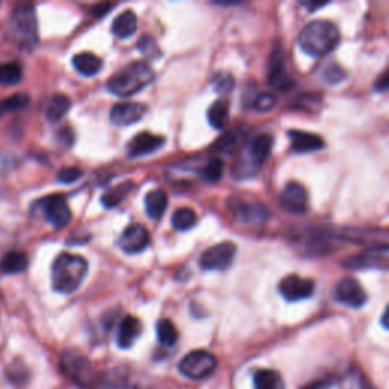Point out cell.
<instances>
[{"instance_id": "1", "label": "cell", "mask_w": 389, "mask_h": 389, "mask_svg": "<svg viewBox=\"0 0 389 389\" xmlns=\"http://www.w3.org/2000/svg\"><path fill=\"white\" fill-rule=\"evenodd\" d=\"M153 81V70L146 61H132L108 79L107 88L116 96L137 95Z\"/></svg>"}, {"instance_id": "2", "label": "cell", "mask_w": 389, "mask_h": 389, "mask_svg": "<svg viewBox=\"0 0 389 389\" xmlns=\"http://www.w3.org/2000/svg\"><path fill=\"white\" fill-rule=\"evenodd\" d=\"M88 264L76 254H60L52 265V287L60 294H74L83 285Z\"/></svg>"}, {"instance_id": "3", "label": "cell", "mask_w": 389, "mask_h": 389, "mask_svg": "<svg viewBox=\"0 0 389 389\" xmlns=\"http://www.w3.org/2000/svg\"><path fill=\"white\" fill-rule=\"evenodd\" d=\"M341 41L339 29L332 22L316 20L310 22L301 31L300 43L301 49L310 57H325L338 46Z\"/></svg>"}, {"instance_id": "4", "label": "cell", "mask_w": 389, "mask_h": 389, "mask_svg": "<svg viewBox=\"0 0 389 389\" xmlns=\"http://www.w3.org/2000/svg\"><path fill=\"white\" fill-rule=\"evenodd\" d=\"M218 360L205 350H193L179 360V373L192 380H203L214 373Z\"/></svg>"}, {"instance_id": "5", "label": "cell", "mask_w": 389, "mask_h": 389, "mask_svg": "<svg viewBox=\"0 0 389 389\" xmlns=\"http://www.w3.org/2000/svg\"><path fill=\"white\" fill-rule=\"evenodd\" d=\"M13 31L22 44L32 48L39 41L37 17L32 5H22L13 13Z\"/></svg>"}, {"instance_id": "6", "label": "cell", "mask_w": 389, "mask_h": 389, "mask_svg": "<svg viewBox=\"0 0 389 389\" xmlns=\"http://www.w3.org/2000/svg\"><path fill=\"white\" fill-rule=\"evenodd\" d=\"M61 368L64 374L81 386H90L95 380L93 368L87 357L76 351H66L61 357Z\"/></svg>"}, {"instance_id": "7", "label": "cell", "mask_w": 389, "mask_h": 389, "mask_svg": "<svg viewBox=\"0 0 389 389\" xmlns=\"http://www.w3.org/2000/svg\"><path fill=\"white\" fill-rule=\"evenodd\" d=\"M44 218L57 230L67 227L71 219L70 207L62 195H49L39 203Z\"/></svg>"}, {"instance_id": "8", "label": "cell", "mask_w": 389, "mask_h": 389, "mask_svg": "<svg viewBox=\"0 0 389 389\" xmlns=\"http://www.w3.org/2000/svg\"><path fill=\"white\" fill-rule=\"evenodd\" d=\"M236 251V245L233 242L218 243L203 252L200 265L205 271H224L233 264Z\"/></svg>"}, {"instance_id": "9", "label": "cell", "mask_w": 389, "mask_h": 389, "mask_svg": "<svg viewBox=\"0 0 389 389\" xmlns=\"http://www.w3.org/2000/svg\"><path fill=\"white\" fill-rule=\"evenodd\" d=\"M278 291L289 303L301 301L310 298L315 292V283L309 278H303L296 274L285 277L278 285Z\"/></svg>"}, {"instance_id": "10", "label": "cell", "mask_w": 389, "mask_h": 389, "mask_svg": "<svg viewBox=\"0 0 389 389\" xmlns=\"http://www.w3.org/2000/svg\"><path fill=\"white\" fill-rule=\"evenodd\" d=\"M117 243L126 254H139L151 245V234L142 224H131L123 230Z\"/></svg>"}, {"instance_id": "11", "label": "cell", "mask_w": 389, "mask_h": 389, "mask_svg": "<svg viewBox=\"0 0 389 389\" xmlns=\"http://www.w3.org/2000/svg\"><path fill=\"white\" fill-rule=\"evenodd\" d=\"M334 298L341 304L355 307V309H359V307L367 303V294L364 287L355 278L341 280L336 287H334Z\"/></svg>"}, {"instance_id": "12", "label": "cell", "mask_w": 389, "mask_h": 389, "mask_svg": "<svg viewBox=\"0 0 389 389\" xmlns=\"http://www.w3.org/2000/svg\"><path fill=\"white\" fill-rule=\"evenodd\" d=\"M280 203L289 213L304 214L307 207H309V196H307L306 189L301 184L289 183L280 195Z\"/></svg>"}, {"instance_id": "13", "label": "cell", "mask_w": 389, "mask_h": 389, "mask_svg": "<svg viewBox=\"0 0 389 389\" xmlns=\"http://www.w3.org/2000/svg\"><path fill=\"white\" fill-rule=\"evenodd\" d=\"M228 209L233 212L234 218L245 225H260L268 218V213L264 207L243 200H231Z\"/></svg>"}, {"instance_id": "14", "label": "cell", "mask_w": 389, "mask_h": 389, "mask_svg": "<svg viewBox=\"0 0 389 389\" xmlns=\"http://www.w3.org/2000/svg\"><path fill=\"white\" fill-rule=\"evenodd\" d=\"M163 144H165V137H160V135L151 132H139L128 143V157L140 158L149 156V153L158 151Z\"/></svg>"}, {"instance_id": "15", "label": "cell", "mask_w": 389, "mask_h": 389, "mask_svg": "<svg viewBox=\"0 0 389 389\" xmlns=\"http://www.w3.org/2000/svg\"><path fill=\"white\" fill-rule=\"evenodd\" d=\"M146 113V107L140 102H119L111 110V122L116 126H130L139 122Z\"/></svg>"}, {"instance_id": "16", "label": "cell", "mask_w": 389, "mask_h": 389, "mask_svg": "<svg viewBox=\"0 0 389 389\" xmlns=\"http://www.w3.org/2000/svg\"><path fill=\"white\" fill-rule=\"evenodd\" d=\"M386 257H388V247L382 245L373 250H368L364 254H359L355 259H350L346 261V265L350 269H364V268H386Z\"/></svg>"}, {"instance_id": "17", "label": "cell", "mask_w": 389, "mask_h": 389, "mask_svg": "<svg viewBox=\"0 0 389 389\" xmlns=\"http://www.w3.org/2000/svg\"><path fill=\"white\" fill-rule=\"evenodd\" d=\"M274 139L269 134H259L248 143V157L254 169L264 165L273 151Z\"/></svg>"}, {"instance_id": "18", "label": "cell", "mask_w": 389, "mask_h": 389, "mask_svg": "<svg viewBox=\"0 0 389 389\" xmlns=\"http://www.w3.org/2000/svg\"><path fill=\"white\" fill-rule=\"evenodd\" d=\"M289 139L292 142V151L296 153H307L313 151H321L324 148V139L320 135L306 132V131H298V130H291L287 131Z\"/></svg>"}, {"instance_id": "19", "label": "cell", "mask_w": 389, "mask_h": 389, "mask_svg": "<svg viewBox=\"0 0 389 389\" xmlns=\"http://www.w3.org/2000/svg\"><path fill=\"white\" fill-rule=\"evenodd\" d=\"M143 325L139 318L132 315L125 316L119 325V333H117V346L121 348H130L134 346V342L139 339L142 334Z\"/></svg>"}, {"instance_id": "20", "label": "cell", "mask_w": 389, "mask_h": 389, "mask_svg": "<svg viewBox=\"0 0 389 389\" xmlns=\"http://www.w3.org/2000/svg\"><path fill=\"white\" fill-rule=\"evenodd\" d=\"M268 81L271 87H274L275 90H278V92H289V90H291L295 84V81L286 74L282 58L271 61Z\"/></svg>"}, {"instance_id": "21", "label": "cell", "mask_w": 389, "mask_h": 389, "mask_svg": "<svg viewBox=\"0 0 389 389\" xmlns=\"http://www.w3.org/2000/svg\"><path fill=\"white\" fill-rule=\"evenodd\" d=\"M168 209V195L165 190H151L144 198V210L152 221L161 219Z\"/></svg>"}, {"instance_id": "22", "label": "cell", "mask_w": 389, "mask_h": 389, "mask_svg": "<svg viewBox=\"0 0 389 389\" xmlns=\"http://www.w3.org/2000/svg\"><path fill=\"white\" fill-rule=\"evenodd\" d=\"M113 34L119 39H130L137 31V15L134 11L126 10L122 14H119L113 22Z\"/></svg>"}, {"instance_id": "23", "label": "cell", "mask_w": 389, "mask_h": 389, "mask_svg": "<svg viewBox=\"0 0 389 389\" xmlns=\"http://www.w3.org/2000/svg\"><path fill=\"white\" fill-rule=\"evenodd\" d=\"M71 64H74L78 74H81L83 76H95L102 69V60L96 57L95 53L83 52L74 57Z\"/></svg>"}, {"instance_id": "24", "label": "cell", "mask_w": 389, "mask_h": 389, "mask_svg": "<svg viewBox=\"0 0 389 389\" xmlns=\"http://www.w3.org/2000/svg\"><path fill=\"white\" fill-rule=\"evenodd\" d=\"M28 256L23 251H10L0 260V271L4 274H19L28 268Z\"/></svg>"}, {"instance_id": "25", "label": "cell", "mask_w": 389, "mask_h": 389, "mask_svg": "<svg viewBox=\"0 0 389 389\" xmlns=\"http://www.w3.org/2000/svg\"><path fill=\"white\" fill-rule=\"evenodd\" d=\"M207 117H209V122L213 128H216V130L225 128V125L228 123V119H230L228 101H225V99H218V101L213 102L212 107L209 108Z\"/></svg>"}, {"instance_id": "26", "label": "cell", "mask_w": 389, "mask_h": 389, "mask_svg": "<svg viewBox=\"0 0 389 389\" xmlns=\"http://www.w3.org/2000/svg\"><path fill=\"white\" fill-rule=\"evenodd\" d=\"M70 99L66 95H55L52 96L50 102L48 105V110H46V117L48 121L52 123H57L60 122L62 117H64L69 110H70Z\"/></svg>"}, {"instance_id": "27", "label": "cell", "mask_w": 389, "mask_h": 389, "mask_svg": "<svg viewBox=\"0 0 389 389\" xmlns=\"http://www.w3.org/2000/svg\"><path fill=\"white\" fill-rule=\"evenodd\" d=\"M256 389H285L283 378L274 369H260L254 374Z\"/></svg>"}, {"instance_id": "28", "label": "cell", "mask_w": 389, "mask_h": 389, "mask_svg": "<svg viewBox=\"0 0 389 389\" xmlns=\"http://www.w3.org/2000/svg\"><path fill=\"white\" fill-rule=\"evenodd\" d=\"M134 189V184L131 181H126V183H122L119 186L113 187L111 190H108V192L102 196V204L105 205V209H114V207L119 205L126 196L130 195L131 190Z\"/></svg>"}, {"instance_id": "29", "label": "cell", "mask_w": 389, "mask_h": 389, "mask_svg": "<svg viewBox=\"0 0 389 389\" xmlns=\"http://www.w3.org/2000/svg\"><path fill=\"white\" fill-rule=\"evenodd\" d=\"M23 78V69L19 62H4L0 64V84L15 86Z\"/></svg>"}, {"instance_id": "30", "label": "cell", "mask_w": 389, "mask_h": 389, "mask_svg": "<svg viewBox=\"0 0 389 389\" xmlns=\"http://www.w3.org/2000/svg\"><path fill=\"white\" fill-rule=\"evenodd\" d=\"M178 330L175 327V324L170 320H161L157 324V338L160 341L161 346L165 347H172L175 346L178 341Z\"/></svg>"}, {"instance_id": "31", "label": "cell", "mask_w": 389, "mask_h": 389, "mask_svg": "<svg viewBox=\"0 0 389 389\" xmlns=\"http://www.w3.org/2000/svg\"><path fill=\"white\" fill-rule=\"evenodd\" d=\"M198 218H196V213L189 209V207H183V209H178L174 216H172V225H174V228L179 230V231H187L192 227H195Z\"/></svg>"}, {"instance_id": "32", "label": "cell", "mask_w": 389, "mask_h": 389, "mask_svg": "<svg viewBox=\"0 0 389 389\" xmlns=\"http://www.w3.org/2000/svg\"><path fill=\"white\" fill-rule=\"evenodd\" d=\"M201 175L207 183H218L224 175V161L222 158H212L207 165L201 169Z\"/></svg>"}, {"instance_id": "33", "label": "cell", "mask_w": 389, "mask_h": 389, "mask_svg": "<svg viewBox=\"0 0 389 389\" xmlns=\"http://www.w3.org/2000/svg\"><path fill=\"white\" fill-rule=\"evenodd\" d=\"M29 104V96L26 93L20 95H13L5 101H0V114L5 111H14V110H22L26 105Z\"/></svg>"}, {"instance_id": "34", "label": "cell", "mask_w": 389, "mask_h": 389, "mask_svg": "<svg viewBox=\"0 0 389 389\" xmlns=\"http://www.w3.org/2000/svg\"><path fill=\"white\" fill-rule=\"evenodd\" d=\"M234 78L230 74H225V71H221V74H216L213 78V86L214 90L219 93H230L231 90L234 88Z\"/></svg>"}, {"instance_id": "35", "label": "cell", "mask_w": 389, "mask_h": 389, "mask_svg": "<svg viewBox=\"0 0 389 389\" xmlns=\"http://www.w3.org/2000/svg\"><path fill=\"white\" fill-rule=\"evenodd\" d=\"M137 48L148 60L160 57V50L157 48V44L149 37V35H143V37L139 41V44H137Z\"/></svg>"}, {"instance_id": "36", "label": "cell", "mask_w": 389, "mask_h": 389, "mask_svg": "<svg viewBox=\"0 0 389 389\" xmlns=\"http://www.w3.org/2000/svg\"><path fill=\"white\" fill-rule=\"evenodd\" d=\"M322 78L325 83L333 86V84H338V83H341V81L346 79V71H343V69L338 64H330L325 67Z\"/></svg>"}, {"instance_id": "37", "label": "cell", "mask_w": 389, "mask_h": 389, "mask_svg": "<svg viewBox=\"0 0 389 389\" xmlns=\"http://www.w3.org/2000/svg\"><path fill=\"white\" fill-rule=\"evenodd\" d=\"M275 102L277 101H275L274 95H271V93H260L254 99V108H256L257 111L265 113V111L273 110V108L275 107Z\"/></svg>"}, {"instance_id": "38", "label": "cell", "mask_w": 389, "mask_h": 389, "mask_svg": "<svg viewBox=\"0 0 389 389\" xmlns=\"http://www.w3.org/2000/svg\"><path fill=\"white\" fill-rule=\"evenodd\" d=\"M83 177V170L78 168H64L58 172V181L62 184H71Z\"/></svg>"}, {"instance_id": "39", "label": "cell", "mask_w": 389, "mask_h": 389, "mask_svg": "<svg viewBox=\"0 0 389 389\" xmlns=\"http://www.w3.org/2000/svg\"><path fill=\"white\" fill-rule=\"evenodd\" d=\"M234 142H236V134H233V132H228L227 135H224L222 139H219L218 142H216L213 144V148L212 151H230L233 148V144Z\"/></svg>"}, {"instance_id": "40", "label": "cell", "mask_w": 389, "mask_h": 389, "mask_svg": "<svg viewBox=\"0 0 389 389\" xmlns=\"http://www.w3.org/2000/svg\"><path fill=\"white\" fill-rule=\"evenodd\" d=\"M110 10H113V5H110V4H97V5L92 6V15L93 17H104Z\"/></svg>"}, {"instance_id": "41", "label": "cell", "mask_w": 389, "mask_h": 389, "mask_svg": "<svg viewBox=\"0 0 389 389\" xmlns=\"http://www.w3.org/2000/svg\"><path fill=\"white\" fill-rule=\"evenodd\" d=\"M386 88H388V74L385 71V74H382V76L378 78V81H376L374 90H377V92H385Z\"/></svg>"}, {"instance_id": "42", "label": "cell", "mask_w": 389, "mask_h": 389, "mask_svg": "<svg viewBox=\"0 0 389 389\" xmlns=\"http://www.w3.org/2000/svg\"><path fill=\"white\" fill-rule=\"evenodd\" d=\"M301 5H303L304 8H307V10H309L310 13H313L315 10H320V8L325 6L327 4H325V2H324V4H316V2H315V4H310V2H303Z\"/></svg>"}, {"instance_id": "43", "label": "cell", "mask_w": 389, "mask_h": 389, "mask_svg": "<svg viewBox=\"0 0 389 389\" xmlns=\"http://www.w3.org/2000/svg\"><path fill=\"white\" fill-rule=\"evenodd\" d=\"M327 388H330V382H318L316 385L310 386L309 389H327Z\"/></svg>"}, {"instance_id": "44", "label": "cell", "mask_w": 389, "mask_h": 389, "mask_svg": "<svg viewBox=\"0 0 389 389\" xmlns=\"http://www.w3.org/2000/svg\"><path fill=\"white\" fill-rule=\"evenodd\" d=\"M386 316H388V310L383 312V316H382V324H383V327L388 329V322H386Z\"/></svg>"}]
</instances>
